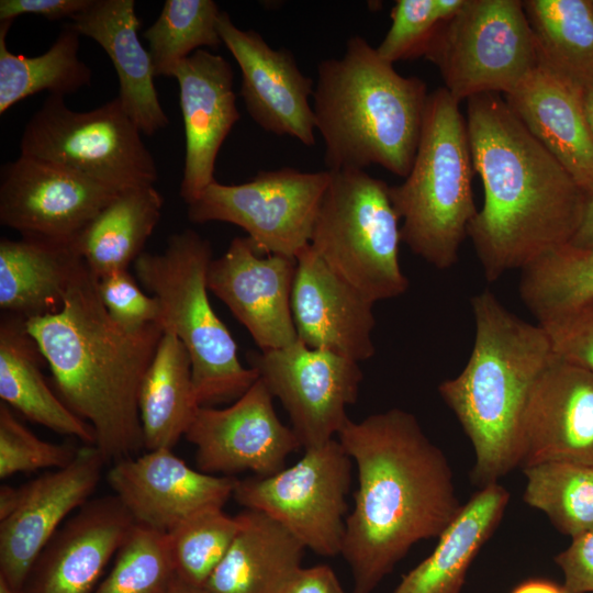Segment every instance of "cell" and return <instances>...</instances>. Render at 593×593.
I'll return each mask as SVG.
<instances>
[{"instance_id": "3", "label": "cell", "mask_w": 593, "mask_h": 593, "mask_svg": "<svg viewBox=\"0 0 593 593\" xmlns=\"http://www.w3.org/2000/svg\"><path fill=\"white\" fill-rule=\"evenodd\" d=\"M59 398L94 429L107 463L144 448L139 391L164 334L158 323L127 329L111 318L98 277L83 264L55 313L26 320Z\"/></svg>"}, {"instance_id": "43", "label": "cell", "mask_w": 593, "mask_h": 593, "mask_svg": "<svg viewBox=\"0 0 593 593\" xmlns=\"http://www.w3.org/2000/svg\"><path fill=\"white\" fill-rule=\"evenodd\" d=\"M555 562L563 572L567 593H593V530L572 538Z\"/></svg>"}, {"instance_id": "2", "label": "cell", "mask_w": 593, "mask_h": 593, "mask_svg": "<svg viewBox=\"0 0 593 593\" xmlns=\"http://www.w3.org/2000/svg\"><path fill=\"white\" fill-rule=\"evenodd\" d=\"M473 169L484 202L468 228L489 282L569 244L586 193L497 93L467 100Z\"/></svg>"}, {"instance_id": "27", "label": "cell", "mask_w": 593, "mask_h": 593, "mask_svg": "<svg viewBox=\"0 0 593 593\" xmlns=\"http://www.w3.org/2000/svg\"><path fill=\"white\" fill-rule=\"evenodd\" d=\"M240 527L203 585L205 593H284L306 549L281 524L255 510L237 514Z\"/></svg>"}, {"instance_id": "49", "label": "cell", "mask_w": 593, "mask_h": 593, "mask_svg": "<svg viewBox=\"0 0 593 593\" xmlns=\"http://www.w3.org/2000/svg\"><path fill=\"white\" fill-rule=\"evenodd\" d=\"M582 102L585 119L593 137V86L583 90Z\"/></svg>"}, {"instance_id": "20", "label": "cell", "mask_w": 593, "mask_h": 593, "mask_svg": "<svg viewBox=\"0 0 593 593\" xmlns=\"http://www.w3.org/2000/svg\"><path fill=\"white\" fill-rule=\"evenodd\" d=\"M135 525L116 495L90 499L42 550L21 593H92Z\"/></svg>"}, {"instance_id": "47", "label": "cell", "mask_w": 593, "mask_h": 593, "mask_svg": "<svg viewBox=\"0 0 593 593\" xmlns=\"http://www.w3.org/2000/svg\"><path fill=\"white\" fill-rule=\"evenodd\" d=\"M511 593H567L563 585L542 578L528 579L517 584Z\"/></svg>"}, {"instance_id": "28", "label": "cell", "mask_w": 593, "mask_h": 593, "mask_svg": "<svg viewBox=\"0 0 593 593\" xmlns=\"http://www.w3.org/2000/svg\"><path fill=\"white\" fill-rule=\"evenodd\" d=\"M510 492L499 482L480 488L438 537L432 553L393 593H460L473 559L497 528Z\"/></svg>"}, {"instance_id": "13", "label": "cell", "mask_w": 593, "mask_h": 593, "mask_svg": "<svg viewBox=\"0 0 593 593\" xmlns=\"http://www.w3.org/2000/svg\"><path fill=\"white\" fill-rule=\"evenodd\" d=\"M247 360L289 414L302 448L337 437L355 404L363 374L359 362L296 340L272 350L251 351Z\"/></svg>"}, {"instance_id": "14", "label": "cell", "mask_w": 593, "mask_h": 593, "mask_svg": "<svg viewBox=\"0 0 593 593\" xmlns=\"http://www.w3.org/2000/svg\"><path fill=\"white\" fill-rule=\"evenodd\" d=\"M273 395L258 380L224 409L200 406L184 438L195 448L198 470L233 477L250 471L269 477L286 468L302 446L291 427L277 416Z\"/></svg>"}, {"instance_id": "36", "label": "cell", "mask_w": 593, "mask_h": 593, "mask_svg": "<svg viewBox=\"0 0 593 593\" xmlns=\"http://www.w3.org/2000/svg\"><path fill=\"white\" fill-rule=\"evenodd\" d=\"M519 295L537 321L593 296V247L567 244L524 268Z\"/></svg>"}, {"instance_id": "11", "label": "cell", "mask_w": 593, "mask_h": 593, "mask_svg": "<svg viewBox=\"0 0 593 593\" xmlns=\"http://www.w3.org/2000/svg\"><path fill=\"white\" fill-rule=\"evenodd\" d=\"M353 460L337 438L269 477L237 479L234 500L270 516L323 557L342 553Z\"/></svg>"}, {"instance_id": "39", "label": "cell", "mask_w": 593, "mask_h": 593, "mask_svg": "<svg viewBox=\"0 0 593 593\" xmlns=\"http://www.w3.org/2000/svg\"><path fill=\"white\" fill-rule=\"evenodd\" d=\"M79 448L55 444L37 437L13 414L11 407L0 403V478L43 469L68 466Z\"/></svg>"}, {"instance_id": "4", "label": "cell", "mask_w": 593, "mask_h": 593, "mask_svg": "<svg viewBox=\"0 0 593 593\" xmlns=\"http://www.w3.org/2000/svg\"><path fill=\"white\" fill-rule=\"evenodd\" d=\"M475 334L469 359L438 393L469 438L471 481L496 483L523 461L530 395L556 355L546 331L508 311L489 290L471 298Z\"/></svg>"}, {"instance_id": "26", "label": "cell", "mask_w": 593, "mask_h": 593, "mask_svg": "<svg viewBox=\"0 0 593 593\" xmlns=\"http://www.w3.org/2000/svg\"><path fill=\"white\" fill-rule=\"evenodd\" d=\"M77 238V237H76ZM75 239H0V307L25 320L58 311L83 259Z\"/></svg>"}, {"instance_id": "30", "label": "cell", "mask_w": 593, "mask_h": 593, "mask_svg": "<svg viewBox=\"0 0 593 593\" xmlns=\"http://www.w3.org/2000/svg\"><path fill=\"white\" fill-rule=\"evenodd\" d=\"M144 449H172L200 407L190 356L181 340L164 333L139 391Z\"/></svg>"}, {"instance_id": "24", "label": "cell", "mask_w": 593, "mask_h": 593, "mask_svg": "<svg viewBox=\"0 0 593 593\" xmlns=\"http://www.w3.org/2000/svg\"><path fill=\"white\" fill-rule=\"evenodd\" d=\"M583 90L539 65L505 101L586 194L593 193V137Z\"/></svg>"}, {"instance_id": "25", "label": "cell", "mask_w": 593, "mask_h": 593, "mask_svg": "<svg viewBox=\"0 0 593 593\" xmlns=\"http://www.w3.org/2000/svg\"><path fill=\"white\" fill-rule=\"evenodd\" d=\"M134 0H91L71 19L80 35L97 42L119 79L118 99L142 133L152 136L169 124L155 88L152 59L138 37Z\"/></svg>"}, {"instance_id": "12", "label": "cell", "mask_w": 593, "mask_h": 593, "mask_svg": "<svg viewBox=\"0 0 593 593\" xmlns=\"http://www.w3.org/2000/svg\"><path fill=\"white\" fill-rule=\"evenodd\" d=\"M329 170L301 171L284 167L260 170L240 184L213 181L188 204L193 223L226 222L247 233L261 255L296 259L310 246Z\"/></svg>"}, {"instance_id": "17", "label": "cell", "mask_w": 593, "mask_h": 593, "mask_svg": "<svg viewBox=\"0 0 593 593\" xmlns=\"http://www.w3.org/2000/svg\"><path fill=\"white\" fill-rule=\"evenodd\" d=\"M217 30L236 60L247 113L265 131L290 136L305 146L316 143L311 98L314 86L287 48H272L254 30H242L221 11Z\"/></svg>"}, {"instance_id": "5", "label": "cell", "mask_w": 593, "mask_h": 593, "mask_svg": "<svg viewBox=\"0 0 593 593\" xmlns=\"http://www.w3.org/2000/svg\"><path fill=\"white\" fill-rule=\"evenodd\" d=\"M428 96L423 80L399 74L363 37L348 38L342 57L320 63L312 98L328 170L379 165L405 178Z\"/></svg>"}, {"instance_id": "16", "label": "cell", "mask_w": 593, "mask_h": 593, "mask_svg": "<svg viewBox=\"0 0 593 593\" xmlns=\"http://www.w3.org/2000/svg\"><path fill=\"white\" fill-rule=\"evenodd\" d=\"M104 465L99 449L85 445L68 466L20 486L18 507L0 521V578L15 593L52 537L90 500Z\"/></svg>"}, {"instance_id": "46", "label": "cell", "mask_w": 593, "mask_h": 593, "mask_svg": "<svg viewBox=\"0 0 593 593\" xmlns=\"http://www.w3.org/2000/svg\"><path fill=\"white\" fill-rule=\"evenodd\" d=\"M569 244L578 248L593 247V193L586 194L582 220Z\"/></svg>"}, {"instance_id": "21", "label": "cell", "mask_w": 593, "mask_h": 593, "mask_svg": "<svg viewBox=\"0 0 593 593\" xmlns=\"http://www.w3.org/2000/svg\"><path fill=\"white\" fill-rule=\"evenodd\" d=\"M184 125L186 156L180 197L192 203L214 178L220 148L240 114L227 59L198 49L182 60L174 77Z\"/></svg>"}, {"instance_id": "1", "label": "cell", "mask_w": 593, "mask_h": 593, "mask_svg": "<svg viewBox=\"0 0 593 593\" xmlns=\"http://www.w3.org/2000/svg\"><path fill=\"white\" fill-rule=\"evenodd\" d=\"M336 438L358 472L340 555L354 593H372L413 545L438 538L462 505L447 457L412 413L348 419Z\"/></svg>"}, {"instance_id": "18", "label": "cell", "mask_w": 593, "mask_h": 593, "mask_svg": "<svg viewBox=\"0 0 593 593\" xmlns=\"http://www.w3.org/2000/svg\"><path fill=\"white\" fill-rule=\"evenodd\" d=\"M295 271L296 259L262 256L247 237H235L212 259L206 281L260 350H272L298 340L291 307Z\"/></svg>"}, {"instance_id": "8", "label": "cell", "mask_w": 593, "mask_h": 593, "mask_svg": "<svg viewBox=\"0 0 593 593\" xmlns=\"http://www.w3.org/2000/svg\"><path fill=\"white\" fill-rule=\"evenodd\" d=\"M310 246L342 279L373 303L409 288L399 261L400 220L389 186L365 170H329Z\"/></svg>"}, {"instance_id": "40", "label": "cell", "mask_w": 593, "mask_h": 593, "mask_svg": "<svg viewBox=\"0 0 593 593\" xmlns=\"http://www.w3.org/2000/svg\"><path fill=\"white\" fill-rule=\"evenodd\" d=\"M390 15L391 26L376 48L390 64L423 56L436 30L447 22L439 0H398Z\"/></svg>"}, {"instance_id": "42", "label": "cell", "mask_w": 593, "mask_h": 593, "mask_svg": "<svg viewBox=\"0 0 593 593\" xmlns=\"http://www.w3.org/2000/svg\"><path fill=\"white\" fill-rule=\"evenodd\" d=\"M101 302L113 321L127 329H139L160 320V304L143 292L130 270L98 279Z\"/></svg>"}, {"instance_id": "50", "label": "cell", "mask_w": 593, "mask_h": 593, "mask_svg": "<svg viewBox=\"0 0 593 593\" xmlns=\"http://www.w3.org/2000/svg\"><path fill=\"white\" fill-rule=\"evenodd\" d=\"M169 593H205L203 589L197 588L183 581L177 574L172 582Z\"/></svg>"}, {"instance_id": "32", "label": "cell", "mask_w": 593, "mask_h": 593, "mask_svg": "<svg viewBox=\"0 0 593 593\" xmlns=\"http://www.w3.org/2000/svg\"><path fill=\"white\" fill-rule=\"evenodd\" d=\"M539 65L584 90L593 86V0H525Z\"/></svg>"}, {"instance_id": "10", "label": "cell", "mask_w": 593, "mask_h": 593, "mask_svg": "<svg viewBox=\"0 0 593 593\" xmlns=\"http://www.w3.org/2000/svg\"><path fill=\"white\" fill-rule=\"evenodd\" d=\"M141 134L118 98L75 111L64 97L49 94L25 124L20 152L122 192L154 186L158 179L156 161Z\"/></svg>"}, {"instance_id": "41", "label": "cell", "mask_w": 593, "mask_h": 593, "mask_svg": "<svg viewBox=\"0 0 593 593\" xmlns=\"http://www.w3.org/2000/svg\"><path fill=\"white\" fill-rule=\"evenodd\" d=\"M538 324L546 331L558 358L593 371V296L544 317Z\"/></svg>"}, {"instance_id": "23", "label": "cell", "mask_w": 593, "mask_h": 593, "mask_svg": "<svg viewBox=\"0 0 593 593\" xmlns=\"http://www.w3.org/2000/svg\"><path fill=\"white\" fill-rule=\"evenodd\" d=\"M548 461L593 466V371L557 356L527 405L521 467Z\"/></svg>"}, {"instance_id": "6", "label": "cell", "mask_w": 593, "mask_h": 593, "mask_svg": "<svg viewBox=\"0 0 593 593\" xmlns=\"http://www.w3.org/2000/svg\"><path fill=\"white\" fill-rule=\"evenodd\" d=\"M467 120L444 88L429 92L417 150L403 182L389 186L402 222L401 239L439 270L459 259L462 240L478 210Z\"/></svg>"}, {"instance_id": "34", "label": "cell", "mask_w": 593, "mask_h": 593, "mask_svg": "<svg viewBox=\"0 0 593 593\" xmlns=\"http://www.w3.org/2000/svg\"><path fill=\"white\" fill-rule=\"evenodd\" d=\"M524 502L546 514L563 535L593 530V466L548 461L523 468Z\"/></svg>"}, {"instance_id": "22", "label": "cell", "mask_w": 593, "mask_h": 593, "mask_svg": "<svg viewBox=\"0 0 593 593\" xmlns=\"http://www.w3.org/2000/svg\"><path fill=\"white\" fill-rule=\"evenodd\" d=\"M373 305L311 246L296 257L291 307L298 339L306 346L357 362L370 359L376 353Z\"/></svg>"}, {"instance_id": "44", "label": "cell", "mask_w": 593, "mask_h": 593, "mask_svg": "<svg viewBox=\"0 0 593 593\" xmlns=\"http://www.w3.org/2000/svg\"><path fill=\"white\" fill-rule=\"evenodd\" d=\"M91 0H1L0 22L14 21L22 14H35L49 21L70 20L86 9Z\"/></svg>"}, {"instance_id": "19", "label": "cell", "mask_w": 593, "mask_h": 593, "mask_svg": "<svg viewBox=\"0 0 593 593\" xmlns=\"http://www.w3.org/2000/svg\"><path fill=\"white\" fill-rule=\"evenodd\" d=\"M107 481L136 525L167 534L200 510L223 507L237 479L195 470L160 448L112 463Z\"/></svg>"}, {"instance_id": "38", "label": "cell", "mask_w": 593, "mask_h": 593, "mask_svg": "<svg viewBox=\"0 0 593 593\" xmlns=\"http://www.w3.org/2000/svg\"><path fill=\"white\" fill-rule=\"evenodd\" d=\"M175 577L167 534L135 525L92 593H169Z\"/></svg>"}, {"instance_id": "51", "label": "cell", "mask_w": 593, "mask_h": 593, "mask_svg": "<svg viewBox=\"0 0 593 593\" xmlns=\"http://www.w3.org/2000/svg\"><path fill=\"white\" fill-rule=\"evenodd\" d=\"M0 593H15L2 578H0Z\"/></svg>"}, {"instance_id": "29", "label": "cell", "mask_w": 593, "mask_h": 593, "mask_svg": "<svg viewBox=\"0 0 593 593\" xmlns=\"http://www.w3.org/2000/svg\"><path fill=\"white\" fill-rule=\"evenodd\" d=\"M44 359L26 320L2 313L0 320V398L30 421L96 446L92 426L77 416L48 387Z\"/></svg>"}, {"instance_id": "33", "label": "cell", "mask_w": 593, "mask_h": 593, "mask_svg": "<svg viewBox=\"0 0 593 593\" xmlns=\"http://www.w3.org/2000/svg\"><path fill=\"white\" fill-rule=\"evenodd\" d=\"M13 21L0 22V114L42 91L65 97L90 86L92 71L79 58L80 34L71 23L38 56L12 53L7 34Z\"/></svg>"}, {"instance_id": "31", "label": "cell", "mask_w": 593, "mask_h": 593, "mask_svg": "<svg viewBox=\"0 0 593 593\" xmlns=\"http://www.w3.org/2000/svg\"><path fill=\"white\" fill-rule=\"evenodd\" d=\"M164 198L154 186L121 192L77 236L82 259L99 278L128 270L144 253L161 216Z\"/></svg>"}, {"instance_id": "15", "label": "cell", "mask_w": 593, "mask_h": 593, "mask_svg": "<svg viewBox=\"0 0 593 593\" xmlns=\"http://www.w3.org/2000/svg\"><path fill=\"white\" fill-rule=\"evenodd\" d=\"M120 193L63 166L20 154L1 167L0 223L22 236L75 239Z\"/></svg>"}, {"instance_id": "7", "label": "cell", "mask_w": 593, "mask_h": 593, "mask_svg": "<svg viewBox=\"0 0 593 593\" xmlns=\"http://www.w3.org/2000/svg\"><path fill=\"white\" fill-rule=\"evenodd\" d=\"M208 239L193 230L172 234L163 253L144 251L133 264L139 283L160 304L159 325L184 345L200 406L236 401L259 378L245 368L237 345L208 295L212 261Z\"/></svg>"}, {"instance_id": "9", "label": "cell", "mask_w": 593, "mask_h": 593, "mask_svg": "<svg viewBox=\"0 0 593 593\" xmlns=\"http://www.w3.org/2000/svg\"><path fill=\"white\" fill-rule=\"evenodd\" d=\"M423 56L459 103L483 93L508 94L539 66L521 0H466L439 25Z\"/></svg>"}, {"instance_id": "35", "label": "cell", "mask_w": 593, "mask_h": 593, "mask_svg": "<svg viewBox=\"0 0 593 593\" xmlns=\"http://www.w3.org/2000/svg\"><path fill=\"white\" fill-rule=\"evenodd\" d=\"M220 14L212 0H166L156 21L143 33L155 77H174L177 66L195 51L219 47Z\"/></svg>"}, {"instance_id": "45", "label": "cell", "mask_w": 593, "mask_h": 593, "mask_svg": "<svg viewBox=\"0 0 593 593\" xmlns=\"http://www.w3.org/2000/svg\"><path fill=\"white\" fill-rule=\"evenodd\" d=\"M284 593H345L334 570L327 564L302 568Z\"/></svg>"}, {"instance_id": "37", "label": "cell", "mask_w": 593, "mask_h": 593, "mask_svg": "<svg viewBox=\"0 0 593 593\" xmlns=\"http://www.w3.org/2000/svg\"><path fill=\"white\" fill-rule=\"evenodd\" d=\"M239 527L237 515L231 516L216 506L200 510L181 521L167 533L176 574L202 589L225 557Z\"/></svg>"}, {"instance_id": "48", "label": "cell", "mask_w": 593, "mask_h": 593, "mask_svg": "<svg viewBox=\"0 0 593 593\" xmlns=\"http://www.w3.org/2000/svg\"><path fill=\"white\" fill-rule=\"evenodd\" d=\"M21 497V489L2 484L0 488V521L11 515L18 507Z\"/></svg>"}]
</instances>
